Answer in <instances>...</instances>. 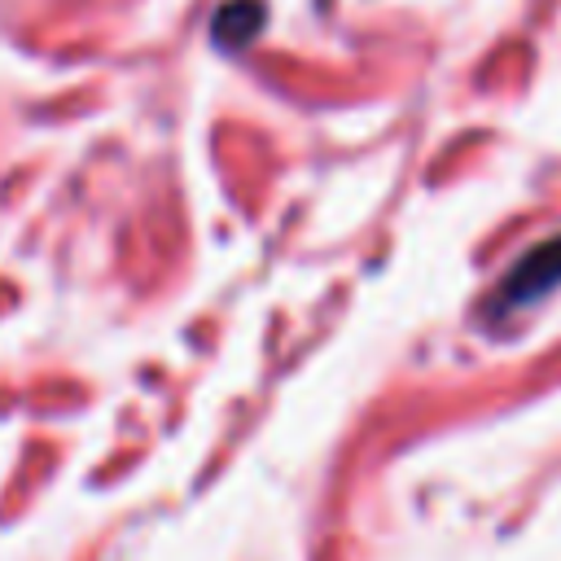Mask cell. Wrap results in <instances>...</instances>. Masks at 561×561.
Segmentation results:
<instances>
[{
    "mask_svg": "<svg viewBox=\"0 0 561 561\" xmlns=\"http://www.w3.org/2000/svg\"><path fill=\"white\" fill-rule=\"evenodd\" d=\"M561 285V237H548L543 245H535V250H526L513 267H508V276L500 280V307H522V302H535V298H543L548 289H557Z\"/></svg>",
    "mask_w": 561,
    "mask_h": 561,
    "instance_id": "obj_1",
    "label": "cell"
},
{
    "mask_svg": "<svg viewBox=\"0 0 561 561\" xmlns=\"http://www.w3.org/2000/svg\"><path fill=\"white\" fill-rule=\"evenodd\" d=\"M267 22V9L263 0H224L219 13L210 18V39L224 48V53H237L245 48Z\"/></svg>",
    "mask_w": 561,
    "mask_h": 561,
    "instance_id": "obj_2",
    "label": "cell"
}]
</instances>
